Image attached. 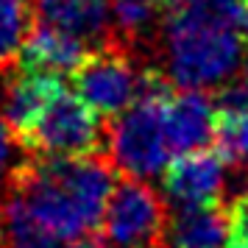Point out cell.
Wrapping results in <instances>:
<instances>
[{"mask_svg": "<svg viewBox=\"0 0 248 248\" xmlns=\"http://www.w3.org/2000/svg\"><path fill=\"white\" fill-rule=\"evenodd\" d=\"M67 248H101V243L92 234V237H84V240H78V243H73V246H67Z\"/></svg>", "mask_w": 248, "mask_h": 248, "instance_id": "obj_18", "label": "cell"}, {"mask_svg": "<svg viewBox=\"0 0 248 248\" xmlns=\"http://www.w3.org/2000/svg\"><path fill=\"white\" fill-rule=\"evenodd\" d=\"M229 220H232L234 248H248V192L234 198V203L229 206Z\"/></svg>", "mask_w": 248, "mask_h": 248, "instance_id": "obj_16", "label": "cell"}, {"mask_svg": "<svg viewBox=\"0 0 248 248\" xmlns=\"http://www.w3.org/2000/svg\"><path fill=\"white\" fill-rule=\"evenodd\" d=\"M240 31L248 34V0L243 3V14H240Z\"/></svg>", "mask_w": 248, "mask_h": 248, "instance_id": "obj_19", "label": "cell"}, {"mask_svg": "<svg viewBox=\"0 0 248 248\" xmlns=\"http://www.w3.org/2000/svg\"><path fill=\"white\" fill-rule=\"evenodd\" d=\"M206 3H209L217 14H223V17H229V20H234V23L240 25V14H243V3H246V0H206Z\"/></svg>", "mask_w": 248, "mask_h": 248, "instance_id": "obj_17", "label": "cell"}, {"mask_svg": "<svg viewBox=\"0 0 248 248\" xmlns=\"http://www.w3.org/2000/svg\"><path fill=\"white\" fill-rule=\"evenodd\" d=\"M56 90V81L39 76V73H25L20 78H14L6 92H3V114L14 125V131H28L31 123L36 120L39 109L45 106L47 95Z\"/></svg>", "mask_w": 248, "mask_h": 248, "instance_id": "obj_12", "label": "cell"}, {"mask_svg": "<svg viewBox=\"0 0 248 248\" xmlns=\"http://www.w3.org/2000/svg\"><path fill=\"white\" fill-rule=\"evenodd\" d=\"M0 232H3V215H0Z\"/></svg>", "mask_w": 248, "mask_h": 248, "instance_id": "obj_21", "label": "cell"}, {"mask_svg": "<svg viewBox=\"0 0 248 248\" xmlns=\"http://www.w3.org/2000/svg\"><path fill=\"white\" fill-rule=\"evenodd\" d=\"M223 159L217 151H195L179 156L165 173V195L179 209L187 206H212L220 201L226 187Z\"/></svg>", "mask_w": 248, "mask_h": 248, "instance_id": "obj_7", "label": "cell"}, {"mask_svg": "<svg viewBox=\"0 0 248 248\" xmlns=\"http://www.w3.org/2000/svg\"><path fill=\"white\" fill-rule=\"evenodd\" d=\"M34 0H0V67L20 56L31 34Z\"/></svg>", "mask_w": 248, "mask_h": 248, "instance_id": "obj_13", "label": "cell"}, {"mask_svg": "<svg viewBox=\"0 0 248 248\" xmlns=\"http://www.w3.org/2000/svg\"><path fill=\"white\" fill-rule=\"evenodd\" d=\"M23 59L31 73L59 78V76L78 73V67L87 62V42L62 28L42 23L25 39Z\"/></svg>", "mask_w": 248, "mask_h": 248, "instance_id": "obj_9", "label": "cell"}, {"mask_svg": "<svg viewBox=\"0 0 248 248\" xmlns=\"http://www.w3.org/2000/svg\"><path fill=\"white\" fill-rule=\"evenodd\" d=\"M168 12H173V9H179V6H184V3H190V0H159Z\"/></svg>", "mask_w": 248, "mask_h": 248, "instance_id": "obj_20", "label": "cell"}, {"mask_svg": "<svg viewBox=\"0 0 248 248\" xmlns=\"http://www.w3.org/2000/svg\"><path fill=\"white\" fill-rule=\"evenodd\" d=\"M165 128L173 154L187 156L206 151V145L215 142L217 109L198 90H184L176 98H165Z\"/></svg>", "mask_w": 248, "mask_h": 248, "instance_id": "obj_8", "label": "cell"}, {"mask_svg": "<svg viewBox=\"0 0 248 248\" xmlns=\"http://www.w3.org/2000/svg\"><path fill=\"white\" fill-rule=\"evenodd\" d=\"M17 137H14V125L6 120V114L0 112V179L6 173H12L14 162H17Z\"/></svg>", "mask_w": 248, "mask_h": 248, "instance_id": "obj_15", "label": "cell"}, {"mask_svg": "<svg viewBox=\"0 0 248 248\" xmlns=\"http://www.w3.org/2000/svg\"><path fill=\"white\" fill-rule=\"evenodd\" d=\"M34 12L45 25L92 42L109 31L112 0H34Z\"/></svg>", "mask_w": 248, "mask_h": 248, "instance_id": "obj_11", "label": "cell"}, {"mask_svg": "<svg viewBox=\"0 0 248 248\" xmlns=\"http://www.w3.org/2000/svg\"><path fill=\"white\" fill-rule=\"evenodd\" d=\"M243 62L240 25L206 0L173 9L165 23V70L181 90L220 87Z\"/></svg>", "mask_w": 248, "mask_h": 248, "instance_id": "obj_2", "label": "cell"}, {"mask_svg": "<svg viewBox=\"0 0 248 248\" xmlns=\"http://www.w3.org/2000/svg\"><path fill=\"white\" fill-rule=\"evenodd\" d=\"M112 170L95 156L47 159L28 168L3 209L9 248H67L103 223Z\"/></svg>", "mask_w": 248, "mask_h": 248, "instance_id": "obj_1", "label": "cell"}, {"mask_svg": "<svg viewBox=\"0 0 248 248\" xmlns=\"http://www.w3.org/2000/svg\"><path fill=\"white\" fill-rule=\"evenodd\" d=\"M170 248H234L229 209L212 206H187L173 215L168 223Z\"/></svg>", "mask_w": 248, "mask_h": 248, "instance_id": "obj_10", "label": "cell"}, {"mask_svg": "<svg viewBox=\"0 0 248 248\" xmlns=\"http://www.w3.org/2000/svg\"><path fill=\"white\" fill-rule=\"evenodd\" d=\"M159 9V0H112V23L125 36H140L156 23Z\"/></svg>", "mask_w": 248, "mask_h": 248, "instance_id": "obj_14", "label": "cell"}, {"mask_svg": "<svg viewBox=\"0 0 248 248\" xmlns=\"http://www.w3.org/2000/svg\"><path fill=\"white\" fill-rule=\"evenodd\" d=\"M25 137L36 151L47 154L50 159L92 156V151L101 142V123L98 112H92L81 101L78 92L56 87L47 95L45 106L39 109Z\"/></svg>", "mask_w": 248, "mask_h": 248, "instance_id": "obj_4", "label": "cell"}, {"mask_svg": "<svg viewBox=\"0 0 248 248\" xmlns=\"http://www.w3.org/2000/svg\"><path fill=\"white\" fill-rule=\"evenodd\" d=\"M159 90L120 53H98L76 73V92L98 114H117L134 106L142 95Z\"/></svg>", "mask_w": 248, "mask_h": 248, "instance_id": "obj_5", "label": "cell"}, {"mask_svg": "<svg viewBox=\"0 0 248 248\" xmlns=\"http://www.w3.org/2000/svg\"><path fill=\"white\" fill-rule=\"evenodd\" d=\"M109 156L128 179L145 181L170 168V142L165 128V92L154 90L109 125Z\"/></svg>", "mask_w": 248, "mask_h": 248, "instance_id": "obj_3", "label": "cell"}, {"mask_svg": "<svg viewBox=\"0 0 248 248\" xmlns=\"http://www.w3.org/2000/svg\"><path fill=\"white\" fill-rule=\"evenodd\" d=\"M162 232L165 206L156 192L137 179L114 184L103 215V237L117 248H148Z\"/></svg>", "mask_w": 248, "mask_h": 248, "instance_id": "obj_6", "label": "cell"}]
</instances>
